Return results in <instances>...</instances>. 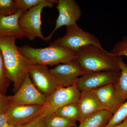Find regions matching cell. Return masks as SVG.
Returning <instances> with one entry per match:
<instances>
[{
	"label": "cell",
	"instance_id": "obj_1",
	"mask_svg": "<svg viewBox=\"0 0 127 127\" xmlns=\"http://www.w3.org/2000/svg\"><path fill=\"white\" fill-rule=\"evenodd\" d=\"M16 39L13 37H0V50L7 77L13 83L14 93L20 87L32 64L18 50Z\"/></svg>",
	"mask_w": 127,
	"mask_h": 127
},
{
	"label": "cell",
	"instance_id": "obj_2",
	"mask_svg": "<svg viewBox=\"0 0 127 127\" xmlns=\"http://www.w3.org/2000/svg\"><path fill=\"white\" fill-rule=\"evenodd\" d=\"M76 59L86 73L120 71L117 57L107 51L102 46H85L77 52Z\"/></svg>",
	"mask_w": 127,
	"mask_h": 127
},
{
	"label": "cell",
	"instance_id": "obj_3",
	"mask_svg": "<svg viewBox=\"0 0 127 127\" xmlns=\"http://www.w3.org/2000/svg\"><path fill=\"white\" fill-rule=\"evenodd\" d=\"M17 48L20 52L32 63L42 65L68 63L77 57V52L51 43L49 46L43 48H34L28 45Z\"/></svg>",
	"mask_w": 127,
	"mask_h": 127
},
{
	"label": "cell",
	"instance_id": "obj_4",
	"mask_svg": "<svg viewBox=\"0 0 127 127\" xmlns=\"http://www.w3.org/2000/svg\"><path fill=\"white\" fill-rule=\"evenodd\" d=\"M58 1L46 0L22 13L18 22L21 30L26 34L27 38L32 40L35 37H38L45 41L46 37L43 36L41 30L42 11L45 7H53L54 3H57Z\"/></svg>",
	"mask_w": 127,
	"mask_h": 127
},
{
	"label": "cell",
	"instance_id": "obj_5",
	"mask_svg": "<svg viewBox=\"0 0 127 127\" xmlns=\"http://www.w3.org/2000/svg\"><path fill=\"white\" fill-rule=\"evenodd\" d=\"M51 43L76 52L88 45L102 46L100 41L95 36L83 30L77 23L66 27L65 35Z\"/></svg>",
	"mask_w": 127,
	"mask_h": 127
},
{
	"label": "cell",
	"instance_id": "obj_6",
	"mask_svg": "<svg viewBox=\"0 0 127 127\" xmlns=\"http://www.w3.org/2000/svg\"><path fill=\"white\" fill-rule=\"evenodd\" d=\"M76 84L68 87L58 88L47 97L38 117L44 118L54 113L57 109L66 104L77 102L80 94Z\"/></svg>",
	"mask_w": 127,
	"mask_h": 127
},
{
	"label": "cell",
	"instance_id": "obj_7",
	"mask_svg": "<svg viewBox=\"0 0 127 127\" xmlns=\"http://www.w3.org/2000/svg\"><path fill=\"white\" fill-rule=\"evenodd\" d=\"M10 105H39L45 103L47 97L41 93L32 82L29 73L14 95L9 96Z\"/></svg>",
	"mask_w": 127,
	"mask_h": 127
},
{
	"label": "cell",
	"instance_id": "obj_8",
	"mask_svg": "<svg viewBox=\"0 0 127 127\" xmlns=\"http://www.w3.org/2000/svg\"><path fill=\"white\" fill-rule=\"evenodd\" d=\"M29 74L35 87L47 97L61 87L47 66L32 64Z\"/></svg>",
	"mask_w": 127,
	"mask_h": 127
},
{
	"label": "cell",
	"instance_id": "obj_9",
	"mask_svg": "<svg viewBox=\"0 0 127 127\" xmlns=\"http://www.w3.org/2000/svg\"><path fill=\"white\" fill-rule=\"evenodd\" d=\"M56 8L59 12V15L56 21V26L51 33L46 37L45 41L51 39L55 32L60 28L77 23L81 17V7L74 0H59Z\"/></svg>",
	"mask_w": 127,
	"mask_h": 127
},
{
	"label": "cell",
	"instance_id": "obj_10",
	"mask_svg": "<svg viewBox=\"0 0 127 127\" xmlns=\"http://www.w3.org/2000/svg\"><path fill=\"white\" fill-rule=\"evenodd\" d=\"M120 71L86 72L79 78L76 84L80 92L92 91L108 84H115Z\"/></svg>",
	"mask_w": 127,
	"mask_h": 127
},
{
	"label": "cell",
	"instance_id": "obj_11",
	"mask_svg": "<svg viewBox=\"0 0 127 127\" xmlns=\"http://www.w3.org/2000/svg\"><path fill=\"white\" fill-rule=\"evenodd\" d=\"M50 70L60 86L64 87L76 84L79 78L86 73L76 59L68 63L59 64Z\"/></svg>",
	"mask_w": 127,
	"mask_h": 127
},
{
	"label": "cell",
	"instance_id": "obj_12",
	"mask_svg": "<svg viewBox=\"0 0 127 127\" xmlns=\"http://www.w3.org/2000/svg\"><path fill=\"white\" fill-rule=\"evenodd\" d=\"M42 106L10 105L5 115L9 123L15 126H23L38 117Z\"/></svg>",
	"mask_w": 127,
	"mask_h": 127
},
{
	"label": "cell",
	"instance_id": "obj_13",
	"mask_svg": "<svg viewBox=\"0 0 127 127\" xmlns=\"http://www.w3.org/2000/svg\"><path fill=\"white\" fill-rule=\"evenodd\" d=\"M93 91L102 109L112 114L125 101L118 93L114 84L106 85Z\"/></svg>",
	"mask_w": 127,
	"mask_h": 127
},
{
	"label": "cell",
	"instance_id": "obj_14",
	"mask_svg": "<svg viewBox=\"0 0 127 127\" xmlns=\"http://www.w3.org/2000/svg\"><path fill=\"white\" fill-rule=\"evenodd\" d=\"M23 13L22 11L18 10L11 15L0 16V37H13L16 39L26 37V34L21 30L18 22Z\"/></svg>",
	"mask_w": 127,
	"mask_h": 127
},
{
	"label": "cell",
	"instance_id": "obj_15",
	"mask_svg": "<svg viewBox=\"0 0 127 127\" xmlns=\"http://www.w3.org/2000/svg\"><path fill=\"white\" fill-rule=\"evenodd\" d=\"M80 92L78 101L80 112L79 122L94 113L103 110L93 90Z\"/></svg>",
	"mask_w": 127,
	"mask_h": 127
},
{
	"label": "cell",
	"instance_id": "obj_16",
	"mask_svg": "<svg viewBox=\"0 0 127 127\" xmlns=\"http://www.w3.org/2000/svg\"><path fill=\"white\" fill-rule=\"evenodd\" d=\"M113 115L105 110L97 111L80 122L78 127H104Z\"/></svg>",
	"mask_w": 127,
	"mask_h": 127
},
{
	"label": "cell",
	"instance_id": "obj_17",
	"mask_svg": "<svg viewBox=\"0 0 127 127\" xmlns=\"http://www.w3.org/2000/svg\"><path fill=\"white\" fill-rule=\"evenodd\" d=\"M120 69V75L114 84L116 91L125 101L127 99V65L121 56L117 57Z\"/></svg>",
	"mask_w": 127,
	"mask_h": 127
},
{
	"label": "cell",
	"instance_id": "obj_18",
	"mask_svg": "<svg viewBox=\"0 0 127 127\" xmlns=\"http://www.w3.org/2000/svg\"><path fill=\"white\" fill-rule=\"evenodd\" d=\"M44 118L46 127H76V121L65 118L53 113Z\"/></svg>",
	"mask_w": 127,
	"mask_h": 127
},
{
	"label": "cell",
	"instance_id": "obj_19",
	"mask_svg": "<svg viewBox=\"0 0 127 127\" xmlns=\"http://www.w3.org/2000/svg\"><path fill=\"white\" fill-rule=\"evenodd\" d=\"M54 113L68 119L79 121L80 112L78 102L72 103L65 105L57 109Z\"/></svg>",
	"mask_w": 127,
	"mask_h": 127
},
{
	"label": "cell",
	"instance_id": "obj_20",
	"mask_svg": "<svg viewBox=\"0 0 127 127\" xmlns=\"http://www.w3.org/2000/svg\"><path fill=\"white\" fill-rule=\"evenodd\" d=\"M127 118V99L116 111L104 127H114L123 122Z\"/></svg>",
	"mask_w": 127,
	"mask_h": 127
},
{
	"label": "cell",
	"instance_id": "obj_21",
	"mask_svg": "<svg viewBox=\"0 0 127 127\" xmlns=\"http://www.w3.org/2000/svg\"><path fill=\"white\" fill-rule=\"evenodd\" d=\"M10 82L6 74L2 54L0 50V93L6 95Z\"/></svg>",
	"mask_w": 127,
	"mask_h": 127
},
{
	"label": "cell",
	"instance_id": "obj_22",
	"mask_svg": "<svg viewBox=\"0 0 127 127\" xmlns=\"http://www.w3.org/2000/svg\"><path fill=\"white\" fill-rule=\"evenodd\" d=\"M18 11L15 0H0V16L11 15Z\"/></svg>",
	"mask_w": 127,
	"mask_h": 127
},
{
	"label": "cell",
	"instance_id": "obj_23",
	"mask_svg": "<svg viewBox=\"0 0 127 127\" xmlns=\"http://www.w3.org/2000/svg\"><path fill=\"white\" fill-rule=\"evenodd\" d=\"M109 52L116 57H127V36L124 37L122 40L116 43Z\"/></svg>",
	"mask_w": 127,
	"mask_h": 127
},
{
	"label": "cell",
	"instance_id": "obj_24",
	"mask_svg": "<svg viewBox=\"0 0 127 127\" xmlns=\"http://www.w3.org/2000/svg\"><path fill=\"white\" fill-rule=\"evenodd\" d=\"M46 0H15L16 4L18 10L23 12L27 11L32 7Z\"/></svg>",
	"mask_w": 127,
	"mask_h": 127
},
{
	"label": "cell",
	"instance_id": "obj_25",
	"mask_svg": "<svg viewBox=\"0 0 127 127\" xmlns=\"http://www.w3.org/2000/svg\"><path fill=\"white\" fill-rule=\"evenodd\" d=\"M10 105L9 96L0 93V114H5Z\"/></svg>",
	"mask_w": 127,
	"mask_h": 127
},
{
	"label": "cell",
	"instance_id": "obj_26",
	"mask_svg": "<svg viewBox=\"0 0 127 127\" xmlns=\"http://www.w3.org/2000/svg\"><path fill=\"white\" fill-rule=\"evenodd\" d=\"M22 127H46L43 118L37 117Z\"/></svg>",
	"mask_w": 127,
	"mask_h": 127
},
{
	"label": "cell",
	"instance_id": "obj_27",
	"mask_svg": "<svg viewBox=\"0 0 127 127\" xmlns=\"http://www.w3.org/2000/svg\"><path fill=\"white\" fill-rule=\"evenodd\" d=\"M22 126L12 125L8 122L5 114H0V127H22Z\"/></svg>",
	"mask_w": 127,
	"mask_h": 127
},
{
	"label": "cell",
	"instance_id": "obj_28",
	"mask_svg": "<svg viewBox=\"0 0 127 127\" xmlns=\"http://www.w3.org/2000/svg\"><path fill=\"white\" fill-rule=\"evenodd\" d=\"M114 127H127V118L122 123Z\"/></svg>",
	"mask_w": 127,
	"mask_h": 127
}]
</instances>
